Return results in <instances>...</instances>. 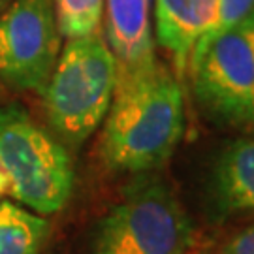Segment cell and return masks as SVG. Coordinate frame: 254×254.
<instances>
[{
    "instance_id": "1",
    "label": "cell",
    "mask_w": 254,
    "mask_h": 254,
    "mask_svg": "<svg viewBox=\"0 0 254 254\" xmlns=\"http://www.w3.org/2000/svg\"><path fill=\"white\" fill-rule=\"evenodd\" d=\"M185 132L183 89L158 59L119 72L104 119L100 158L115 172L149 173L170 160Z\"/></svg>"
},
{
    "instance_id": "2",
    "label": "cell",
    "mask_w": 254,
    "mask_h": 254,
    "mask_svg": "<svg viewBox=\"0 0 254 254\" xmlns=\"http://www.w3.org/2000/svg\"><path fill=\"white\" fill-rule=\"evenodd\" d=\"M0 175L19 205L55 215L72 196L70 154L17 104L0 108Z\"/></svg>"
},
{
    "instance_id": "3",
    "label": "cell",
    "mask_w": 254,
    "mask_h": 254,
    "mask_svg": "<svg viewBox=\"0 0 254 254\" xmlns=\"http://www.w3.org/2000/svg\"><path fill=\"white\" fill-rule=\"evenodd\" d=\"M117 81V61L96 34L68 40L42 92L49 125L77 147L100 127Z\"/></svg>"
},
{
    "instance_id": "4",
    "label": "cell",
    "mask_w": 254,
    "mask_h": 254,
    "mask_svg": "<svg viewBox=\"0 0 254 254\" xmlns=\"http://www.w3.org/2000/svg\"><path fill=\"white\" fill-rule=\"evenodd\" d=\"M194 243L192 218L172 189L139 173L98 224L92 254H189Z\"/></svg>"
},
{
    "instance_id": "5",
    "label": "cell",
    "mask_w": 254,
    "mask_h": 254,
    "mask_svg": "<svg viewBox=\"0 0 254 254\" xmlns=\"http://www.w3.org/2000/svg\"><path fill=\"white\" fill-rule=\"evenodd\" d=\"M187 73L196 100L215 119L254 123V15L196 49Z\"/></svg>"
},
{
    "instance_id": "6",
    "label": "cell",
    "mask_w": 254,
    "mask_h": 254,
    "mask_svg": "<svg viewBox=\"0 0 254 254\" xmlns=\"http://www.w3.org/2000/svg\"><path fill=\"white\" fill-rule=\"evenodd\" d=\"M61 55L53 0H15L0 15V79L42 94Z\"/></svg>"
},
{
    "instance_id": "7",
    "label": "cell",
    "mask_w": 254,
    "mask_h": 254,
    "mask_svg": "<svg viewBox=\"0 0 254 254\" xmlns=\"http://www.w3.org/2000/svg\"><path fill=\"white\" fill-rule=\"evenodd\" d=\"M218 6L220 0H154L156 42L170 55L177 79L187 75L194 49L215 27Z\"/></svg>"
},
{
    "instance_id": "8",
    "label": "cell",
    "mask_w": 254,
    "mask_h": 254,
    "mask_svg": "<svg viewBox=\"0 0 254 254\" xmlns=\"http://www.w3.org/2000/svg\"><path fill=\"white\" fill-rule=\"evenodd\" d=\"M153 0H104V34L119 72H134L156 61Z\"/></svg>"
},
{
    "instance_id": "9",
    "label": "cell",
    "mask_w": 254,
    "mask_h": 254,
    "mask_svg": "<svg viewBox=\"0 0 254 254\" xmlns=\"http://www.w3.org/2000/svg\"><path fill=\"white\" fill-rule=\"evenodd\" d=\"M211 196L220 215L254 211V137H239L218 154Z\"/></svg>"
},
{
    "instance_id": "10",
    "label": "cell",
    "mask_w": 254,
    "mask_h": 254,
    "mask_svg": "<svg viewBox=\"0 0 254 254\" xmlns=\"http://www.w3.org/2000/svg\"><path fill=\"white\" fill-rule=\"evenodd\" d=\"M49 220L17 201H0V254H46Z\"/></svg>"
},
{
    "instance_id": "11",
    "label": "cell",
    "mask_w": 254,
    "mask_h": 254,
    "mask_svg": "<svg viewBox=\"0 0 254 254\" xmlns=\"http://www.w3.org/2000/svg\"><path fill=\"white\" fill-rule=\"evenodd\" d=\"M59 34L66 40L100 34L104 0H53Z\"/></svg>"
},
{
    "instance_id": "12",
    "label": "cell",
    "mask_w": 254,
    "mask_h": 254,
    "mask_svg": "<svg viewBox=\"0 0 254 254\" xmlns=\"http://www.w3.org/2000/svg\"><path fill=\"white\" fill-rule=\"evenodd\" d=\"M253 15H254V0H220L217 23H215V27L211 28V32L207 34V38H205L196 49H200L203 44H207L209 40L217 38L218 34L226 32L228 28L236 27L241 21L253 17ZM196 49H194V51H196Z\"/></svg>"
},
{
    "instance_id": "13",
    "label": "cell",
    "mask_w": 254,
    "mask_h": 254,
    "mask_svg": "<svg viewBox=\"0 0 254 254\" xmlns=\"http://www.w3.org/2000/svg\"><path fill=\"white\" fill-rule=\"evenodd\" d=\"M218 254H254V224L228 239Z\"/></svg>"
},
{
    "instance_id": "14",
    "label": "cell",
    "mask_w": 254,
    "mask_h": 254,
    "mask_svg": "<svg viewBox=\"0 0 254 254\" xmlns=\"http://www.w3.org/2000/svg\"><path fill=\"white\" fill-rule=\"evenodd\" d=\"M6 194H8V183H6V179L0 175V201L4 200Z\"/></svg>"
},
{
    "instance_id": "15",
    "label": "cell",
    "mask_w": 254,
    "mask_h": 254,
    "mask_svg": "<svg viewBox=\"0 0 254 254\" xmlns=\"http://www.w3.org/2000/svg\"><path fill=\"white\" fill-rule=\"evenodd\" d=\"M11 2H15V0H0V15L9 8V4H11Z\"/></svg>"
}]
</instances>
